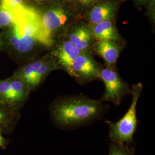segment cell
Here are the masks:
<instances>
[{
  "label": "cell",
  "instance_id": "obj_5",
  "mask_svg": "<svg viewBox=\"0 0 155 155\" xmlns=\"http://www.w3.org/2000/svg\"><path fill=\"white\" fill-rule=\"evenodd\" d=\"M102 68L90 52H82L72 62L69 75L79 84H84L100 79Z\"/></svg>",
  "mask_w": 155,
  "mask_h": 155
},
{
  "label": "cell",
  "instance_id": "obj_20",
  "mask_svg": "<svg viewBox=\"0 0 155 155\" xmlns=\"http://www.w3.org/2000/svg\"><path fill=\"white\" fill-rule=\"evenodd\" d=\"M6 118V117L5 113L0 109V125L5 122Z\"/></svg>",
  "mask_w": 155,
  "mask_h": 155
},
{
  "label": "cell",
  "instance_id": "obj_16",
  "mask_svg": "<svg viewBox=\"0 0 155 155\" xmlns=\"http://www.w3.org/2000/svg\"><path fill=\"white\" fill-rule=\"evenodd\" d=\"M100 0H70L72 5L82 16Z\"/></svg>",
  "mask_w": 155,
  "mask_h": 155
},
{
  "label": "cell",
  "instance_id": "obj_21",
  "mask_svg": "<svg viewBox=\"0 0 155 155\" xmlns=\"http://www.w3.org/2000/svg\"><path fill=\"white\" fill-rule=\"evenodd\" d=\"M33 1L38 3H43V2H54L56 0H33Z\"/></svg>",
  "mask_w": 155,
  "mask_h": 155
},
{
  "label": "cell",
  "instance_id": "obj_2",
  "mask_svg": "<svg viewBox=\"0 0 155 155\" xmlns=\"http://www.w3.org/2000/svg\"><path fill=\"white\" fill-rule=\"evenodd\" d=\"M83 17L78 12L70 0H56L39 17L40 22L47 38L59 33L63 35L71 24Z\"/></svg>",
  "mask_w": 155,
  "mask_h": 155
},
{
  "label": "cell",
  "instance_id": "obj_7",
  "mask_svg": "<svg viewBox=\"0 0 155 155\" xmlns=\"http://www.w3.org/2000/svg\"><path fill=\"white\" fill-rule=\"evenodd\" d=\"M124 1L100 0L86 13L83 18L91 25L107 20H116Z\"/></svg>",
  "mask_w": 155,
  "mask_h": 155
},
{
  "label": "cell",
  "instance_id": "obj_19",
  "mask_svg": "<svg viewBox=\"0 0 155 155\" xmlns=\"http://www.w3.org/2000/svg\"><path fill=\"white\" fill-rule=\"evenodd\" d=\"M132 1L134 4L136 6L137 8L140 9L142 6H147L148 3L149 2L150 0H131Z\"/></svg>",
  "mask_w": 155,
  "mask_h": 155
},
{
  "label": "cell",
  "instance_id": "obj_1",
  "mask_svg": "<svg viewBox=\"0 0 155 155\" xmlns=\"http://www.w3.org/2000/svg\"><path fill=\"white\" fill-rule=\"evenodd\" d=\"M109 107L99 100L82 94L67 95L56 100L51 107V114L56 127L68 130L89 125L102 118Z\"/></svg>",
  "mask_w": 155,
  "mask_h": 155
},
{
  "label": "cell",
  "instance_id": "obj_22",
  "mask_svg": "<svg viewBox=\"0 0 155 155\" xmlns=\"http://www.w3.org/2000/svg\"><path fill=\"white\" fill-rule=\"evenodd\" d=\"M4 142H5V139L2 137V136L0 133V147H1L4 144Z\"/></svg>",
  "mask_w": 155,
  "mask_h": 155
},
{
  "label": "cell",
  "instance_id": "obj_6",
  "mask_svg": "<svg viewBox=\"0 0 155 155\" xmlns=\"http://www.w3.org/2000/svg\"><path fill=\"white\" fill-rule=\"evenodd\" d=\"M63 35L82 52H91L96 41L91 33L90 24L84 18L73 23Z\"/></svg>",
  "mask_w": 155,
  "mask_h": 155
},
{
  "label": "cell",
  "instance_id": "obj_4",
  "mask_svg": "<svg viewBox=\"0 0 155 155\" xmlns=\"http://www.w3.org/2000/svg\"><path fill=\"white\" fill-rule=\"evenodd\" d=\"M100 79L105 84L104 94L99 99L102 102H110L118 106L125 96L131 94L132 87L120 77L116 68H102Z\"/></svg>",
  "mask_w": 155,
  "mask_h": 155
},
{
  "label": "cell",
  "instance_id": "obj_13",
  "mask_svg": "<svg viewBox=\"0 0 155 155\" xmlns=\"http://www.w3.org/2000/svg\"><path fill=\"white\" fill-rule=\"evenodd\" d=\"M12 102H20L24 100L28 95L29 89L21 79H17L11 81Z\"/></svg>",
  "mask_w": 155,
  "mask_h": 155
},
{
  "label": "cell",
  "instance_id": "obj_10",
  "mask_svg": "<svg viewBox=\"0 0 155 155\" xmlns=\"http://www.w3.org/2000/svg\"><path fill=\"white\" fill-rule=\"evenodd\" d=\"M116 20H107L96 24H90L92 35L96 40H106L118 44H126L119 32Z\"/></svg>",
  "mask_w": 155,
  "mask_h": 155
},
{
  "label": "cell",
  "instance_id": "obj_18",
  "mask_svg": "<svg viewBox=\"0 0 155 155\" xmlns=\"http://www.w3.org/2000/svg\"><path fill=\"white\" fill-rule=\"evenodd\" d=\"M0 96L4 99L12 101V90L10 81L0 82Z\"/></svg>",
  "mask_w": 155,
  "mask_h": 155
},
{
  "label": "cell",
  "instance_id": "obj_12",
  "mask_svg": "<svg viewBox=\"0 0 155 155\" xmlns=\"http://www.w3.org/2000/svg\"><path fill=\"white\" fill-rule=\"evenodd\" d=\"M45 58L27 64L20 72L19 78L27 84L29 90L35 88V79L40 67L45 61Z\"/></svg>",
  "mask_w": 155,
  "mask_h": 155
},
{
  "label": "cell",
  "instance_id": "obj_3",
  "mask_svg": "<svg viewBox=\"0 0 155 155\" xmlns=\"http://www.w3.org/2000/svg\"><path fill=\"white\" fill-rule=\"evenodd\" d=\"M143 90V84L138 83L132 86L131 105L127 113L117 122L106 121L109 127L111 142L120 144H134L133 136L137 127V105Z\"/></svg>",
  "mask_w": 155,
  "mask_h": 155
},
{
  "label": "cell",
  "instance_id": "obj_9",
  "mask_svg": "<svg viewBox=\"0 0 155 155\" xmlns=\"http://www.w3.org/2000/svg\"><path fill=\"white\" fill-rule=\"evenodd\" d=\"M125 45L106 41L96 40L91 52L101 57L107 67L116 68L117 60Z\"/></svg>",
  "mask_w": 155,
  "mask_h": 155
},
{
  "label": "cell",
  "instance_id": "obj_15",
  "mask_svg": "<svg viewBox=\"0 0 155 155\" xmlns=\"http://www.w3.org/2000/svg\"><path fill=\"white\" fill-rule=\"evenodd\" d=\"M0 7L17 15L23 11L25 8L23 0H0Z\"/></svg>",
  "mask_w": 155,
  "mask_h": 155
},
{
  "label": "cell",
  "instance_id": "obj_17",
  "mask_svg": "<svg viewBox=\"0 0 155 155\" xmlns=\"http://www.w3.org/2000/svg\"><path fill=\"white\" fill-rule=\"evenodd\" d=\"M16 16L17 15L0 7V27L12 25L15 21Z\"/></svg>",
  "mask_w": 155,
  "mask_h": 155
},
{
  "label": "cell",
  "instance_id": "obj_11",
  "mask_svg": "<svg viewBox=\"0 0 155 155\" xmlns=\"http://www.w3.org/2000/svg\"><path fill=\"white\" fill-rule=\"evenodd\" d=\"M9 40L12 46L20 53H26L33 50L36 43H39L33 37L22 32L15 21L11 25Z\"/></svg>",
  "mask_w": 155,
  "mask_h": 155
},
{
  "label": "cell",
  "instance_id": "obj_14",
  "mask_svg": "<svg viewBox=\"0 0 155 155\" xmlns=\"http://www.w3.org/2000/svg\"><path fill=\"white\" fill-rule=\"evenodd\" d=\"M133 145L120 144L111 143L108 155H135V147Z\"/></svg>",
  "mask_w": 155,
  "mask_h": 155
},
{
  "label": "cell",
  "instance_id": "obj_8",
  "mask_svg": "<svg viewBox=\"0 0 155 155\" xmlns=\"http://www.w3.org/2000/svg\"><path fill=\"white\" fill-rule=\"evenodd\" d=\"M61 40L54 51L53 56L60 68L69 74L73 61L82 52L72 44L64 35L60 36Z\"/></svg>",
  "mask_w": 155,
  "mask_h": 155
}]
</instances>
